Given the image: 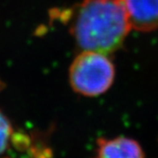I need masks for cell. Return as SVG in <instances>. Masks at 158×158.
I'll return each instance as SVG.
<instances>
[{
    "label": "cell",
    "instance_id": "cell-4",
    "mask_svg": "<svg viewBox=\"0 0 158 158\" xmlns=\"http://www.w3.org/2000/svg\"><path fill=\"white\" fill-rule=\"evenodd\" d=\"M97 158H145L140 144L127 137L99 139Z\"/></svg>",
    "mask_w": 158,
    "mask_h": 158
},
{
    "label": "cell",
    "instance_id": "cell-1",
    "mask_svg": "<svg viewBox=\"0 0 158 158\" xmlns=\"http://www.w3.org/2000/svg\"><path fill=\"white\" fill-rule=\"evenodd\" d=\"M68 12L70 34L84 51L108 56L122 46L131 29L125 0H82Z\"/></svg>",
    "mask_w": 158,
    "mask_h": 158
},
{
    "label": "cell",
    "instance_id": "cell-3",
    "mask_svg": "<svg viewBox=\"0 0 158 158\" xmlns=\"http://www.w3.org/2000/svg\"><path fill=\"white\" fill-rule=\"evenodd\" d=\"M131 28L151 32L158 28V0H125Z\"/></svg>",
    "mask_w": 158,
    "mask_h": 158
},
{
    "label": "cell",
    "instance_id": "cell-2",
    "mask_svg": "<svg viewBox=\"0 0 158 158\" xmlns=\"http://www.w3.org/2000/svg\"><path fill=\"white\" fill-rule=\"evenodd\" d=\"M114 66L107 55L85 50L74 59L69 71L70 85L77 93L95 97L105 93L114 80Z\"/></svg>",
    "mask_w": 158,
    "mask_h": 158
},
{
    "label": "cell",
    "instance_id": "cell-5",
    "mask_svg": "<svg viewBox=\"0 0 158 158\" xmlns=\"http://www.w3.org/2000/svg\"><path fill=\"white\" fill-rule=\"evenodd\" d=\"M12 128L10 121L0 112V155L5 152L11 140Z\"/></svg>",
    "mask_w": 158,
    "mask_h": 158
}]
</instances>
